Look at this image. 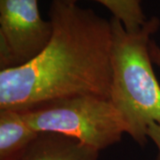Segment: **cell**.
I'll return each instance as SVG.
<instances>
[{
  "mask_svg": "<svg viewBox=\"0 0 160 160\" xmlns=\"http://www.w3.org/2000/svg\"><path fill=\"white\" fill-rule=\"evenodd\" d=\"M20 111L36 132L74 138L98 151L118 143L128 132L126 121L114 104L99 96L61 99Z\"/></svg>",
  "mask_w": 160,
  "mask_h": 160,
  "instance_id": "obj_3",
  "label": "cell"
},
{
  "mask_svg": "<svg viewBox=\"0 0 160 160\" xmlns=\"http://www.w3.org/2000/svg\"><path fill=\"white\" fill-rule=\"evenodd\" d=\"M67 4H77L79 0H62ZM104 6L113 17L119 20L125 29L131 33L137 32L148 21L142 7V0H92Z\"/></svg>",
  "mask_w": 160,
  "mask_h": 160,
  "instance_id": "obj_7",
  "label": "cell"
},
{
  "mask_svg": "<svg viewBox=\"0 0 160 160\" xmlns=\"http://www.w3.org/2000/svg\"><path fill=\"white\" fill-rule=\"evenodd\" d=\"M99 153L74 138L39 132L15 160H98Z\"/></svg>",
  "mask_w": 160,
  "mask_h": 160,
  "instance_id": "obj_5",
  "label": "cell"
},
{
  "mask_svg": "<svg viewBox=\"0 0 160 160\" xmlns=\"http://www.w3.org/2000/svg\"><path fill=\"white\" fill-rule=\"evenodd\" d=\"M48 14L52 35L46 48L22 67L0 70V110L81 95L109 99L110 20L62 0H52Z\"/></svg>",
  "mask_w": 160,
  "mask_h": 160,
  "instance_id": "obj_1",
  "label": "cell"
},
{
  "mask_svg": "<svg viewBox=\"0 0 160 160\" xmlns=\"http://www.w3.org/2000/svg\"><path fill=\"white\" fill-rule=\"evenodd\" d=\"M148 138H149L156 144L158 154L157 160H160V124L152 123L148 127Z\"/></svg>",
  "mask_w": 160,
  "mask_h": 160,
  "instance_id": "obj_8",
  "label": "cell"
},
{
  "mask_svg": "<svg viewBox=\"0 0 160 160\" xmlns=\"http://www.w3.org/2000/svg\"><path fill=\"white\" fill-rule=\"evenodd\" d=\"M149 54L152 62L160 68V47L152 39L149 42Z\"/></svg>",
  "mask_w": 160,
  "mask_h": 160,
  "instance_id": "obj_9",
  "label": "cell"
},
{
  "mask_svg": "<svg viewBox=\"0 0 160 160\" xmlns=\"http://www.w3.org/2000/svg\"><path fill=\"white\" fill-rule=\"evenodd\" d=\"M51 21L42 19L38 0H0V69L22 67L50 42Z\"/></svg>",
  "mask_w": 160,
  "mask_h": 160,
  "instance_id": "obj_4",
  "label": "cell"
},
{
  "mask_svg": "<svg viewBox=\"0 0 160 160\" xmlns=\"http://www.w3.org/2000/svg\"><path fill=\"white\" fill-rule=\"evenodd\" d=\"M25 121L22 111L0 110V160H15L38 135Z\"/></svg>",
  "mask_w": 160,
  "mask_h": 160,
  "instance_id": "obj_6",
  "label": "cell"
},
{
  "mask_svg": "<svg viewBox=\"0 0 160 160\" xmlns=\"http://www.w3.org/2000/svg\"><path fill=\"white\" fill-rule=\"evenodd\" d=\"M112 28L109 100L128 126L127 134L140 146L148 142V127L160 124V85L149 54V42L160 27L152 16L137 32H128L117 18Z\"/></svg>",
  "mask_w": 160,
  "mask_h": 160,
  "instance_id": "obj_2",
  "label": "cell"
}]
</instances>
